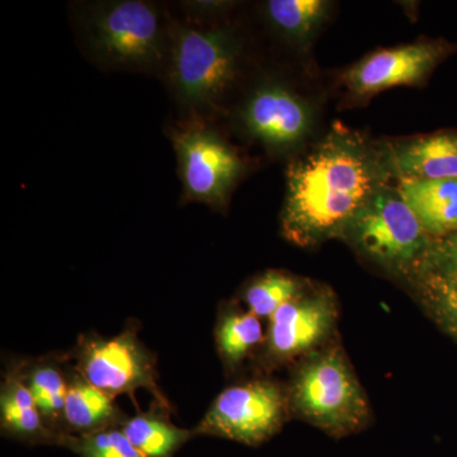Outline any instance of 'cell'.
I'll return each instance as SVG.
<instances>
[{"label": "cell", "mask_w": 457, "mask_h": 457, "mask_svg": "<svg viewBox=\"0 0 457 457\" xmlns=\"http://www.w3.org/2000/svg\"><path fill=\"white\" fill-rule=\"evenodd\" d=\"M386 179L384 159L356 132L336 128L288 167L282 233L300 246L341 237Z\"/></svg>", "instance_id": "cell-1"}, {"label": "cell", "mask_w": 457, "mask_h": 457, "mask_svg": "<svg viewBox=\"0 0 457 457\" xmlns=\"http://www.w3.org/2000/svg\"><path fill=\"white\" fill-rule=\"evenodd\" d=\"M291 403L296 413L329 435H348L368 423V398L338 348L312 354L295 375Z\"/></svg>", "instance_id": "cell-2"}, {"label": "cell", "mask_w": 457, "mask_h": 457, "mask_svg": "<svg viewBox=\"0 0 457 457\" xmlns=\"http://www.w3.org/2000/svg\"><path fill=\"white\" fill-rule=\"evenodd\" d=\"M341 237L385 270L413 276L422 269L435 240L398 189L386 186L354 216Z\"/></svg>", "instance_id": "cell-3"}, {"label": "cell", "mask_w": 457, "mask_h": 457, "mask_svg": "<svg viewBox=\"0 0 457 457\" xmlns=\"http://www.w3.org/2000/svg\"><path fill=\"white\" fill-rule=\"evenodd\" d=\"M84 33L90 51L108 66L146 71L163 59V21L152 3H96L87 13Z\"/></svg>", "instance_id": "cell-4"}, {"label": "cell", "mask_w": 457, "mask_h": 457, "mask_svg": "<svg viewBox=\"0 0 457 457\" xmlns=\"http://www.w3.org/2000/svg\"><path fill=\"white\" fill-rule=\"evenodd\" d=\"M237 56V42L227 29H177L170 53L177 98L196 108L220 98L236 78Z\"/></svg>", "instance_id": "cell-5"}, {"label": "cell", "mask_w": 457, "mask_h": 457, "mask_svg": "<svg viewBox=\"0 0 457 457\" xmlns=\"http://www.w3.org/2000/svg\"><path fill=\"white\" fill-rule=\"evenodd\" d=\"M286 403L285 394L270 381L234 385L215 399L195 435L216 436L257 446L281 428Z\"/></svg>", "instance_id": "cell-6"}, {"label": "cell", "mask_w": 457, "mask_h": 457, "mask_svg": "<svg viewBox=\"0 0 457 457\" xmlns=\"http://www.w3.org/2000/svg\"><path fill=\"white\" fill-rule=\"evenodd\" d=\"M75 359L84 380L113 398L146 389L165 404L156 385L154 361L132 333L112 338L86 337L78 345Z\"/></svg>", "instance_id": "cell-7"}, {"label": "cell", "mask_w": 457, "mask_h": 457, "mask_svg": "<svg viewBox=\"0 0 457 457\" xmlns=\"http://www.w3.org/2000/svg\"><path fill=\"white\" fill-rule=\"evenodd\" d=\"M180 177L189 200L221 206L243 170L242 161L218 135L206 129L174 132Z\"/></svg>", "instance_id": "cell-8"}, {"label": "cell", "mask_w": 457, "mask_h": 457, "mask_svg": "<svg viewBox=\"0 0 457 457\" xmlns=\"http://www.w3.org/2000/svg\"><path fill=\"white\" fill-rule=\"evenodd\" d=\"M336 323V305L328 294L300 295L270 318L266 354L282 362L311 351Z\"/></svg>", "instance_id": "cell-9"}, {"label": "cell", "mask_w": 457, "mask_h": 457, "mask_svg": "<svg viewBox=\"0 0 457 457\" xmlns=\"http://www.w3.org/2000/svg\"><path fill=\"white\" fill-rule=\"evenodd\" d=\"M445 45L413 44L378 51L343 75L354 95L366 97L398 86L422 82L445 56Z\"/></svg>", "instance_id": "cell-10"}, {"label": "cell", "mask_w": 457, "mask_h": 457, "mask_svg": "<svg viewBox=\"0 0 457 457\" xmlns=\"http://www.w3.org/2000/svg\"><path fill=\"white\" fill-rule=\"evenodd\" d=\"M249 134L270 147L299 143L311 129V111L305 104L278 84L254 90L242 113Z\"/></svg>", "instance_id": "cell-11"}, {"label": "cell", "mask_w": 457, "mask_h": 457, "mask_svg": "<svg viewBox=\"0 0 457 457\" xmlns=\"http://www.w3.org/2000/svg\"><path fill=\"white\" fill-rule=\"evenodd\" d=\"M390 162L402 179H455L457 134L441 132L409 141L394 149Z\"/></svg>", "instance_id": "cell-12"}, {"label": "cell", "mask_w": 457, "mask_h": 457, "mask_svg": "<svg viewBox=\"0 0 457 457\" xmlns=\"http://www.w3.org/2000/svg\"><path fill=\"white\" fill-rule=\"evenodd\" d=\"M0 417L3 431L29 444L64 445L66 433L50 429L36 407L26 384L23 370L9 371L0 395Z\"/></svg>", "instance_id": "cell-13"}, {"label": "cell", "mask_w": 457, "mask_h": 457, "mask_svg": "<svg viewBox=\"0 0 457 457\" xmlns=\"http://www.w3.org/2000/svg\"><path fill=\"white\" fill-rule=\"evenodd\" d=\"M399 179L400 196L433 239L457 231V179Z\"/></svg>", "instance_id": "cell-14"}, {"label": "cell", "mask_w": 457, "mask_h": 457, "mask_svg": "<svg viewBox=\"0 0 457 457\" xmlns=\"http://www.w3.org/2000/svg\"><path fill=\"white\" fill-rule=\"evenodd\" d=\"M113 396L93 386L78 375L69 383L64 425L77 436L110 428L119 420Z\"/></svg>", "instance_id": "cell-15"}, {"label": "cell", "mask_w": 457, "mask_h": 457, "mask_svg": "<svg viewBox=\"0 0 457 457\" xmlns=\"http://www.w3.org/2000/svg\"><path fill=\"white\" fill-rule=\"evenodd\" d=\"M121 431L143 457H173L195 435L155 413L137 414L125 420Z\"/></svg>", "instance_id": "cell-16"}, {"label": "cell", "mask_w": 457, "mask_h": 457, "mask_svg": "<svg viewBox=\"0 0 457 457\" xmlns=\"http://www.w3.org/2000/svg\"><path fill=\"white\" fill-rule=\"evenodd\" d=\"M414 278L426 311L442 330L457 341V275L423 272Z\"/></svg>", "instance_id": "cell-17"}, {"label": "cell", "mask_w": 457, "mask_h": 457, "mask_svg": "<svg viewBox=\"0 0 457 457\" xmlns=\"http://www.w3.org/2000/svg\"><path fill=\"white\" fill-rule=\"evenodd\" d=\"M329 3L323 0H270L266 11L273 26L291 40L303 42L326 17Z\"/></svg>", "instance_id": "cell-18"}, {"label": "cell", "mask_w": 457, "mask_h": 457, "mask_svg": "<svg viewBox=\"0 0 457 457\" xmlns=\"http://www.w3.org/2000/svg\"><path fill=\"white\" fill-rule=\"evenodd\" d=\"M25 378L46 426L54 432L62 433L57 431L56 427L64 423L65 400L69 390L64 375L55 366L40 365L25 374Z\"/></svg>", "instance_id": "cell-19"}, {"label": "cell", "mask_w": 457, "mask_h": 457, "mask_svg": "<svg viewBox=\"0 0 457 457\" xmlns=\"http://www.w3.org/2000/svg\"><path fill=\"white\" fill-rule=\"evenodd\" d=\"M263 341L260 318L252 312L225 315L216 329V342L224 362L236 366Z\"/></svg>", "instance_id": "cell-20"}, {"label": "cell", "mask_w": 457, "mask_h": 457, "mask_svg": "<svg viewBox=\"0 0 457 457\" xmlns=\"http://www.w3.org/2000/svg\"><path fill=\"white\" fill-rule=\"evenodd\" d=\"M302 294V284L293 276L270 270L249 285L245 300L249 312L258 318H270L281 306Z\"/></svg>", "instance_id": "cell-21"}, {"label": "cell", "mask_w": 457, "mask_h": 457, "mask_svg": "<svg viewBox=\"0 0 457 457\" xmlns=\"http://www.w3.org/2000/svg\"><path fill=\"white\" fill-rule=\"evenodd\" d=\"M64 446L80 457H143L116 427L86 435H66Z\"/></svg>", "instance_id": "cell-22"}, {"label": "cell", "mask_w": 457, "mask_h": 457, "mask_svg": "<svg viewBox=\"0 0 457 457\" xmlns=\"http://www.w3.org/2000/svg\"><path fill=\"white\" fill-rule=\"evenodd\" d=\"M423 272L457 275V231L433 240L431 248L423 261L422 269L417 275Z\"/></svg>", "instance_id": "cell-23"}]
</instances>
